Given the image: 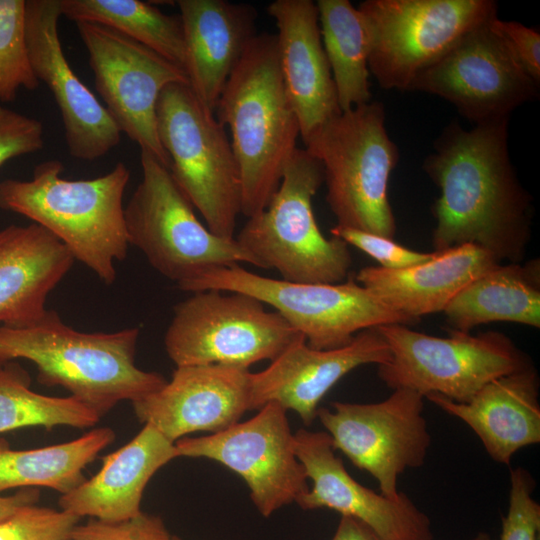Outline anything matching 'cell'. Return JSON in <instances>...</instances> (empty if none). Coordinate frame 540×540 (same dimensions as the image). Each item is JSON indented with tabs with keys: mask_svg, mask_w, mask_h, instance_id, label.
Segmentation results:
<instances>
[{
	"mask_svg": "<svg viewBox=\"0 0 540 540\" xmlns=\"http://www.w3.org/2000/svg\"><path fill=\"white\" fill-rule=\"evenodd\" d=\"M44 126L33 117L0 104V166L43 149Z\"/></svg>",
	"mask_w": 540,
	"mask_h": 540,
	"instance_id": "cell-37",
	"label": "cell"
},
{
	"mask_svg": "<svg viewBox=\"0 0 540 540\" xmlns=\"http://www.w3.org/2000/svg\"><path fill=\"white\" fill-rule=\"evenodd\" d=\"M115 439L109 427L93 429L72 441L29 450H13L0 439V492L12 488L54 489L62 494L79 486L84 468Z\"/></svg>",
	"mask_w": 540,
	"mask_h": 540,
	"instance_id": "cell-28",
	"label": "cell"
},
{
	"mask_svg": "<svg viewBox=\"0 0 540 540\" xmlns=\"http://www.w3.org/2000/svg\"><path fill=\"white\" fill-rule=\"evenodd\" d=\"M294 443L313 483L297 503L302 509H332L363 522L383 540H433L429 517L401 491L387 497L357 482L335 455L325 431L299 429Z\"/></svg>",
	"mask_w": 540,
	"mask_h": 540,
	"instance_id": "cell-18",
	"label": "cell"
},
{
	"mask_svg": "<svg viewBox=\"0 0 540 540\" xmlns=\"http://www.w3.org/2000/svg\"><path fill=\"white\" fill-rule=\"evenodd\" d=\"M179 457L175 443L156 427L144 424L126 445L102 458L101 469L90 479L62 494L61 510L79 518L122 522L142 513L143 492L152 476Z\"/></svg>",
	"mask_w": 540,
	"mask_h": 540,
	"instance_id": "cell-23",
	"label": "cell"
},
{
	"mask_svg": "<svg viewBox=\"0 0 540 540\" xmlns=\"http://www.w3.org/2000/svg\"><path fill=\"white\" fill-rule=\"evenodd\" d=\"M376 329L387 342L391 357L378 365V377L391 388L409 389L424 398L438 394L467 402L491 381L524 369L528 357L505 335H478L453 330L450 337L430 336L403 324Z\"/></svg>",
	"mask_w": 540,
	"mask_h": 540,
	"instance_id": "cell-10",
	"label": "cell"
},
{
	"mask_svg": "<svg viewBox=\"0 0 540 540\" xmlns=\"http://www.w3.org/2000/svg\"><path fill=\"white\" fill-rule=\"evenodd\" d=\"M139 334L138 328L78 331L47 309L29 326H0V362L31 361L39 383L63 387L102 417L121 401L140 400L167 382L160 373L137 367Z\"/></svg>",
	"mask_w": 540,
	"mask_h": 540,
	"instance_id": "cell-3",
	"label": "cell"
},
{
	"mask_svg": "<svg viewBox=\"0 0 540 540\" xmlns=\"http://www.w3.org/2000/svg\"><path fill=\"white\" fill-rule=\"evenodd\" d=\"M60 0H26V41L33 72L51 91L61 114L67 150L76 159L105 156L121 139L107 109L79 79L64 54Z\"/></svg>",
	"mask_w": 540,
	"mask_h": 540,
	"instance_id": "cell-17",
	"label": "cell"
},
{
	"mask_svg": "<svg viewBox=\"0 0 540 540\" xmlns=\"http://www.w3.org/2000/svg\"><path fill=\"white\" fill-rule=\"evenodd\" d=\"M63 171L62 162L52 159L37 164L29 180H2L0 209L46 229L74 260L111 285L115 262L126 258L129 247L123 197L130 171L122 162L92 179H65Z\"/></svg>",
	"mask_w": 540,
	"mask_h": 540,
	"instance_id": "cell-4",
	"label": "cell"
},
{
	"mask_svg": "<svg viewBox=\"0 0 540 540\" xmlns=\"http://www.w3.org/2000/svg\"><path fill=\"white\" fill-rule=\"evenodd\" d=\"M331 235L352 245L377 260L383 268L402 269L424 263L434 252L423 253L410 250L393 239L347 227L334 226Z\"/></svg>",
	"mask_w": 540,
	"mask_h": 540,
	"instance_id": "cell-35",
	"label": "cell"
},
{
	"mask_svg": "<svg viewBox=\"0 0 540 540\" xmlns=\"http://www.w3.org/2000/svg\"><path fill=\"white\" fill-rule=\"evenodd\" d=\"M433 252L430 260L407 268L364 267L356 281L415 322L420 316L444 311L466 285L501 264L472 244Z\"/></svg>",
	"mask_w": 540,
	"mask_h": 540,
	"instance_id": "cell-26",
	"label": "cell"
},
{
	"mask_svg": "<svg viewBox=\"0 0 540 540\" xmlns=\"http://www.w3.org/2000/svg\"><path fill=\"white\" fill-rule=\"evenodd\" d=\"M492 20L467 32L420 72L409 91L445 99L474 125L510 118L516 108L535 100L539 84L492 28Z\"/></svg>",
	"mask_w": 540,
	"mask_h": 540,
	"instance_id": "cell-14",
	"label": "cell"
},
{
	"mask_svg": "<svg viewBox=\"0 0 540 540\" xmlns=\"http://www.w3.org/2000/svg\"><path fill=\"white\" fill-rule=\"evenodd\" d=\"M316 6L340 110L369 103V43L360 12L348 0H318Z\"/></svg>",
	"mask_w": 540,
	"mask_h": 540,
	"instance_id": "cell-29",
	"label": "cell"
},
{
	"mask_svg": "<svg viewBox=\"0 0 540 540\" xmlns=\"http://www.w3.org/2000/svg\"><path fill=\"white\" fill-rule=\"evenodd\" d=\"M536 483L528 470L510 471L509 507L502 519L500 540H537L540 505L533 498Z\"/></svg>",
	"mask_w": 540,
	"mask_h": 540,
	"instance_id": "cell-34",
	"label": "cell"
},
{
	"mask_svg": "<svg viewBox=\"0 0 540 540\" xmlns=\"http://www.w3.org/2000/svg\"><path fill=\"white\" fill-rule=\"evenodd\" d=\"M492 28L498 32L508 44L528 75L540 83V34L536 29L527 27L517 21H491Z\"/></svg>",
	"mask_w": 540,
	"mask_h": 540,
	"instance_id": "cell-38",
	"label": "cell"
},
{
	"mask_svg": "<svg viewBox=\"0 0 540 540\" xmlns=\"http://www.w3.org/2000/svg\"><path fill=\"white\" fill-rule=\"evenodd\" d=\"M88 52L95 88L121 133L170 168L157 131L156 109L162 91L188 83L185 71L148 47L109 27L77 22Z\"/></svg>",
	"mask_w": 540,
	"mask_h": 540,
	"instance_id": "cell-15",
	"label": "cell"
},
{
	"mask_svg": "<svg viewBox=\"0 0 540 540\" xmlns=\"http://www.w3.org/2000/svg\"><path fill=\"white\" fill-rule=\"evenodd\" d=\"M509 118L464 129L450 123L423 168L440 195L433 214L434 251L472 244L517 263L530 237L531 198L508 151Z\"/></svg>",
	"mask_w": 540,
	"mask_h": 540,
	"instance_id": "cell-1",
	"label": "cell"
},
{
	"mask_svg": "<svg viewBox=\"0 0 540 540\" xmlns=\"http://www.w3.org/2000/svg\"><path fill=\"white\" fill-rule=\"evenodd\" d=\"M39 494V490L36 488H22L15 495L0 496V521L27 505L36 504L39 500Z\"/></svg>",
	"mask_w": 540,
	"mask_h": 540,
	"instance_id": "cell-40",
	"label": "cell"
},
{
	"mask_svg": "<svg viewBox=\"0 0 540 540\" xmlns=\"http://www.w3.org/2000/svg\"><path fill=\"white\" fill-rule=\"evenodd\" d=\"M142 179L124 206L129 245L179 289L209 270L239 263L258 267L235 238L211 232L195 215L169 168L141 150Z\"/></svg>",
	"mask_w": 540,
	"mask_h": 540,
	"instance_id": "cell-7",
	"label": "cell"
},
{
	"mask_svg": "<svg viewBox=\"0 0 540 540\" xmlns=\"http://www.w3.org/2000/svg\"><path fill=\"white\" fill-rule=\"evenodd\" d=\"M215 114L231 133L241 180V214L249 218L261 212L278 189L300 135L275 34L252 38L223 88Z\"/></svg>",
	"mask_w": 540,
	"mask_h": 540,
	"instance_id": "cell-2",
	"label": "cell"
},
{
	"mask_svg": "<svg viewBox=\"0 0 540 540\" xmlns=\"http://www.w3.org/2000/svg\"><path fill=\"white\" fill-rule=\"evenodd\" d=\"M357 9L369 72L382 88L401 91L467 32L497 17L493 0H366Z\"/></svg>",
	"mask_w": 540,
	"mask_h": 540,
	"instance_id": "cell-12",
	"label": "cell"
},
{
	"mask_svg": "<svg viewBox=\"0 0 540 540\" xmlns=\"http://www.w3.org/2000/svg\"><path fill=\"white\" fill-rule=\"evenodd\" d=\"M185 72L200 102L215 114L223 88L256 35V9L226 0H179Z\"/></svg>",
	"mask_w": 540,
	"mask_h": 540,
	"instance_id": "cell-22",
	"label": "cell"
},
{
	"mask_svg": "<svg viewBox=\"0 0 540 540\" xmlns=\"http://www.w3.org/2000/svg\"><path fill=\"white\" fill-rule=\"evenodd\" d=\"M267 12L278 29L280 69L305 140L342 112L322 44L318 9L312 0H275Z\"/></svg>",
	"mask_w": 540,
	"mask_h": 540,
	"instance_id": "cell-21",
	"label": "cell"
},
{
	"mask_svg": "<svg viewBox=\"0 0 540 540\" xmlns=\"http://www.w3.org/2000/svg\"><path fill=\"white\" fill-rule=\"evenodd\" d=\"M156 116L159 140L175 182L211 232L235 238L242 190L225 127L188 83H172L162 91Z\"/></svg>",
	"mask_w": 540,
	"mask_h": 540,
	"instance_id": "cell-8",
	"label": "cell"
},
{
	"mask_svg": "<svg viewBox=\"0 0 540 540\" xmlns=\"http://www.w3.org/2000/svg\"><path fill=\"white\" fill-rule=\"evenodd\" d=\"M26 41V0H0V104L39 87Z\"/></svg>",
	"mask_w": 540,
	"mask_h": 540,
	"instance_id": "cell-32",
	"label": "cell"
},
{
	"mask_svg": "<svg viewBox=\"0 0 540 540\" xmlns=\"http://www.w3.org/2000/svg\"><path fill=\"white\" fill-rule=\"evenodd\" d=\"M324 182L321 162L297 148L267 206L248 218L235 237L262 269L299 283L344 282L352 257L348 245L325 237L317 225L312 200Z\"/></svg>",
	"mask_w": 540,
	"mask_h": 540,
	"instance_id": "cell-6",
	"label": "cell"
},
{
	"mask_svg": "<svg viewBox=\"0 0 540 540\" xmlns=\"http://www.w3.org/2000/svg\"><path fill=\"white\" fill-rule=\"evenodd\" d=\"M471 540H492L489 534L485 532L478 533L475 537H473Z\"/></svg>",
	"mask_w": 540,
	"mask_h": 540,
	"instance_id": "cell-41",
	"label": "cell"
},
{
	"mask_svg": "<svg viewBox=\"0 0 540 540\" xmlns=\"http://www.w3.org/2000/svg\"><path fill=\"white\" fill-rule=\"evenodd\" d=\"M211 289L257 298L303 335L309 347L318 350L346 346L368 328L414 322L354 280L335 284L290 282L234 264L209 270L181 290L193 293Z\"/></svg>",
	"mask_w": 540,
	"mask_h": 540,
	"instance_id": "cell-9",
	"label": "cell"
},
{
	"mask_svg": "<svg viewBox=\"0 0 540 540\" xmlns=\"http://www.w3.org/2000/svg\"><path fill=\"white\" fill-rule=\"evenodd\" d=\"M60 7L62 16L69 20L116 30L185 71V42L179 15H167L151 2L139 0H60Z\"/></svg>",
	"mask_w": 540,
	"mask_h": 540,
	"instance_id": "cell-30",
	"label": "cell"
},
{
	"mask_svg": "<svg viewBox=\"0 0 540 540\" xmlns=\"http://www.w3.org/2000/svg\"><path fill=\"white\" fill-rule=\"evenodd\" d=\"M424 399L415 391L395 389L376 403L332 402V408L319 407L316 417L333 449L368 472L381 494L396 497L399 476L421 467L431 445Z\"/></svg>",
	"mask_w": 540,
	"mask_h": 540,
	"instance_id": "cell-13",
	"label": "cell"
},
{
	"mask_svg": "<svg viewBox=\"0 0 540 540\" xmlns=\"http://www.w3.org/2000/svg\"><path fill=\"white\" fill-rule=\"evenodd\" d=\"M80 519L61 509L27 505L0 521V540H71Z\"/></svg>",
	"mask_w": 540,
	"mask_h": 540,
	"instance_id": "cell-33",
	"label": "cell"
},
{
	"mask_svg": "<svg viewBox=\"0 0 540 540\" xmlns=\"http://www.w3.org/2000/svg\"><path fill=\"white\" fill-rule=\"evenodd\" d=\"M390 357V348L376 327L330 350L309 347L299 334L267 368L251 373L249 410L276 402L311 425L320 401L342 377L365 364H384Z\"/></svg>",
	"mask_w": 540,
	"mask_h": 540,
	"instance_id": "cell-19",
	"label": "cell"
},
{
	"mask_svg": "<svg viewBox=\"0 0 540 540\" xmlns=\"http://www.w3.org/2000/svg\"><path fill=\"white\" fill-rule=\"evenodd\" d=\"M250 375L232 366H179L159 390L131 402L133 411L174 443L198 431L218 433L249 410Z\"/></svg>",
	"mask_w": 540,
	"mask_h": 540,
	"instance_id": "cell-20",
	"label": "cell"
},
{
	"mask_svg": "<svg viewBox=\"0 0 540 540\" xmlns=\"http://www.w3.org/2000/svg\"><path fill=\"white\" fill-rule=\"evenodd\" d=\"M74 261L57 238L35 223L1 229L0 326L21 328L38 321Z\"/></svg>",
	"mask_w": 540,
	"mask_h": 540,
	"instance_id": "cell-25",
	"label": "cell"
},
{
	"mask_svg": "<svg viewBox=\"0 0 540 540\" xmlns=\"http://www.w3.org/2000/svg\"><path fill=\"white\" fill-rule=\"evenodd\" d=\"M467 424L497 463L509 465L522 448L540 442L539 379L533 365L501 376L467 402L425 397Z\"/></svg>",
	"mask_w": 540,
	"mask_h": 540,
	"instance_id": "cell-24",
	"label": "cell"
},
{
	"mask_svg": "<svg viewBox=\"0 0 540 540\" xmlns=\"http://www.w3.org/2000/svg\"><path fill=\"white\" fill-rule=\"evenodd\" d=\"M171 534L159 516L142 512L122 522H103L91 518L78 524L71 540H168Z\"/></svg>",
	"mask_w": 540,
	"mask_h": 540,
	"instance_id": "cell-36",
	"label": "cell"
},
{
	"mask_svg": "<svg viewBox=\"0 0 540 540\" xmlns=\"http://www.w3.org/2000/svg\"><path fill=\"white\" fill-rule=\"evenodd\" d=\"M303 142L323 166L336 225L393 239L387 188L400 154L387 133L383 104L370 101L343 111Z\"/></svg>",
	"mask_w": 540,
	"mask_h": 540,
	"instance_id": "cell-5",
	"label": "cell"
},
{
	"mask_svg": "<svg viewBox=\"0 0 540 540\" xmlns=\"http://www.w3.org/2000/svg\"><path fill=\"white\" fill-rule=\"evenodd\" d=\"M298 335L257 298L211 289L193 292L174 306L164 346L176 367L249 369L254 363L274 360Z\"/></svg>",
	"mask_w": 540,
	"mask_h": 540,
	"instance_id": "cell-11",
	"label": "cell"
},
{
	"mask_svg": "<svg viewBox=\"0 0 540 540\" xmlns=\"http://www.w3.org/2000/svg\"><path fill=\"white\" fill-rule=\"evenodd\" d=\"M539 262L499 264L466 285L444 313L455 331L508 321L540 327Z\"/></svg>",
	"mask_w": 540,
	"mask_h": 540,
	"instance_id": "cell-27",
	"label": "cell"
},
{
	"mask_svg": "<svg viewBox=\"0 0 540 540\" xmlns=\"http://www.w3.org/2000/svg\"><path fill=\"white\" fill-rule=\"evenodd\" d=\"M168 540H180L178 537L171 535Z\"/></svg>",
	"mask_w": 540,
	"mask_h": 540,
	"instance_id": "cell-42",
	"label": "cell"
},
{
	"mask_svg": "<svg viewBox=\"0 0 540 540\" xmlns=\"http://www.w3.org/2000/svg\"><path fill=\"white\" fill-rule=\"evenodd\" d=\"M332 540H383L369 526L348 516H341Z\"/></svg>",
	"mask_w": 540,
	"mask_h": 540,
	"instance_id": "cell-39",
	"label": "cell"
},
{
	"mask_svg": "<svg viewBox=\"0 0 540 540\" xmlns=\"http://www.w3.org/2000/svg\"><path fill=\"white\" fill-rule=\"evenodd\" d=\"M100 415L72 396L53 397L31 390L28 373L10 361L0 362V433L18 428L93 427Z\"/></svg>",
	"mask_w": 540,
	"mask_h": 540,
	"instance_id": "cell-31",
	"label": "cell"
},
{
	"mask_svg": "<svg viewBox=\"0 0 540 540\" xmlns=\"http://www.w3.org/2000/svg\"><path fill=\"white\" fill-rule=\"evenodd\" d=\"M286 412L269 402L245 422L207 436L181 438L175 446L179 456L207 458L238 474L257 510L269 517L309 491Z\"/></svg>",
	"mask_w": 540,
	"mask_h": 540,
	"instance_id": "cell-16",
	"label": "cell"
}]
</instances>
